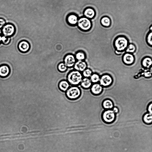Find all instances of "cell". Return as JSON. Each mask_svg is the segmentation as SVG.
Segmentation results:
<instances>
[{"mask_svg":"<svg viewBox=\"0 0 152 152\" xmlns=\"http://www.w3.org/2000/svg\"><path fill=\"white\" fill-rule=\"evenodd\" d=\"M145 40L148 45L151 47L152 45V32L151 31H149L147 33Z\"/></svg>","mask_w":152,"mask_h":152,"instance_id":"cell-25","label":"cell"},{"mask_svg":"<svg viewBox=\"0 0 152 152\" xmlns=\"http://www.w3.org/2000/svg\"><path fill=\"white\" fill-rule=\"evenodd\" d=\"M96 13L95 10L92 7H87L83 11L84 17L89 19L94 18L96 16Z\"/></svg>","mask_w":152,"mask_h":152,"instance_id":"cell-13","label":"cell"},{"mask_svg":"<svg viewBox=\"0 0 152 152\" xmlns=\"http://www.w3.org/2000/svg\"><path fill=\"white\" fill-rule=\"evenodd\" d=\"M152 103L151 102L149 103L147 107V110L148 113L152 114Z\"/></svg>","mask_w":152,"mask_h":152,"instance_id":"cell-31","label":"cell"},{"mask_svg":"<svg viewBox=\"0 0 152 152\" xmlns=\"http://www.w3.org/2000/svg\"><path fill=\"white\" fill-rule=\"evenodd\" d=\"M18 48L20 52L25 53L29 50L30 45L28 41L25 40H22L18 44Z\"/></svg>","mask_w":152,"mask_h":152,"instance_id":"cell-12","label":"cell"},{"mask_svg":"<svg viewBox=\"0 0 152 152\" xmlns=\"http://www.w3.org/2000/svg\"><path fill=\"white\" fill-rule=\"evenodd\" d=\"M115 114L112 109L106 110L102 113V119L103 121L106 123H111L115 120Z\"/></svg>","mask_w":152,"mask_h":152,"instance_id":"cell-6","label":"cell"},{"mask_svg":"<svg viewBox=\"0 0 152 152\" xmlns=\"http://www.w3.org/2000/svg\"><path fill=\"white\" fill-rule=\"evenodd\" d=\"M103 87L99 83H93L90 88L91 92L94 95H99L103 91Z\"/></svg>","mask_w":152,"mask_h":152,"instance_id":"cell-10","label":"cell"},{"mask_svg":"<svg viewBox=\"0 0 152 152\" xmlns=\"http://www.w3.org/2000/svg\"><path fill=\"white\" fill-rule=\"evenodd\" d=\"M102 106L106 110H111L114 107V104L113 102L111 99H107L103 101Z\"/></svg>","mask_w":152,"mask_h":152,"instance_id":"cell-18","label":"cell"},{"mask_svg":"<svg viewBox=\"0 0 152 152\" xmlns=\"http://www.w3.org/2000/svg\"><path fill=\"white\" fill-rule=\"evenodd\" d=\"M87 64L84 61H77L76 62L74 67L75 70L82 72L87 68Z\"/></svg>","mask_w":152,"mask_h":152,"instance_id":"cell-14","label":"cell"},{"mask_svg":"<svg viewBox=\"0 0 152 152\" xmlns=\"http://www.w3.org/2000/svg\"><path fill=\"white\" fill-rule=\"evenodd\" d=\"M113 81V77L110 74L105 73L100 76L99 83L103 88H107L112 85Z\"/></svg>","mask_w":152,"mask_h":152,"instance_id":"cell-5","label":"cell"},{"mask_svg":"<svg viewBox=\"0 0 152 152\" xmlns=\"http://www.w3.org/2000/svg\"><path fill=\"white\" fill-rule=\"evenodd\" d=\"M1 37L2 36L0 35V44L1 42Z\"/></svg>","mask_w":152,"mask_h":152,"instance_id":"cell-33","label":"cell"},{"mask_svg":"<svg viewBox=\"0 0 152 152\" xmlns=\"http://www.w3.org/2000/svg\"><path fill=\"white\" fill-rule=\"evenodd\" d=\"M100 75L97 73L92 74L89 77L91 82L93 83H99V81Z\"/></svg>","mask_w":152,"mask_h":152,"instance_id":"cell-22","label":"cell"},{"mask_svg":"<svg viewBox=\"0 0 152 152\" xmlns=\"http://www.w3.org/2000/svg\"><path fill=\"white\" fill-rule=\"evenodd\" d=\"M58 86L61 91H66L69 87L70 84L67 80H63L60 82Z\"/></svg>","mask_w":152,"mask_h":152,"instance_id":"cell-20","label":"cell"},{"mask_svg":"<svg viewBox=\"0 0 152 152\" xmlns=\"http://www.w3.org/2000/svg\"><path fill=\"white\" fill-rule=\"evenodd\" d=\"M129 43V39L126 36L119 35L115 38L113 45L115 51L122 53L125 51Z\"/></svg>","mask_w":152,"mask_h":152,"instance_id":"cell-1","label":"cell"},{"mask_svg":"<svg viewBox=\"0 0 152 152\" xmlns=\"http://www.w3.org/2000/svg\"><path fill=\"white\" fill-rule=\"evenodd\" d=\"M143 121L146 124H151L152 122V115L148 113H145L142 118Z\"/></svg>","mask_w":152,"mask_h":152,"instance_id":"cell-21","label":"cell"},{"mask_svg":"<svg viewBox=\"0 0 152 152\" xmlns=\"http://www.w3.org/2000/svg\"><path fill=\"white\" fill-rule=\"evenodd\" d=\"M77 24L79 28L84 31H88L92 28V23L90 20L83 17L78 18Z\"/></svg>","mask_w":152,"mask_h":152,"instance_id":"cell-3","label":"cell"},{"mask_svg":"<svg viewBox=\"0 0 152 152\" xmlns=\"http://www.w3.org/2000/svg\"><path fill=\"white\" fill-rule=\"evenodd\" d=\"M76 60L74 55L68 54L64 57V63L67 67H72L74 66L76 62Z\"/></svg>","mask_w":152,"mask_h":152,"instance_id":"cell-9","label":"cell"},{"mask_svg":"<svg viewBox=\"0 0 152 152\" xmlns=\"http://www.w3.org/2000/svg\"><path fill=\"white\" fill-rule=\"evenodd\" d=\"M144 76L146 78H149L151 77L152 72L150 70H148L145 72Z\"/></svg>","mask_w":152,"mask_h":152,"instance_id":"cell-29","label":"cell"},{"mask_svg":"<svg viewBox=\"0 0 152 152\" xmlns=\"http://www.w3.org/2000/svg\"><path fill=\"white\" fill-rule=\"evenodd\" d=\"M152 64V58L149 56L144 57L141 61V65L142 67L146 69H149L151 68Z\"/></svg>","mask_w":152,"mask_h":152,"instance_id":"cell-11","label":"cell"},{"mask_svg":"<svg viewBox=\"0 0 152 152\" xmlns=\"http://www.w3.org/2000/svg\"><path fill=\"white\" fill-rule=\"evenodd\" d=\"M83 76L81 72L73 70L69 72L67 77V81L70 85L77 86L80 84Z\"/></svg>","mask_w":152,"mask_h":152,"instance_id":"cell-2","label":"cell"},{"mask_svg":"<svg viewBox=\"0 0 152 152\" xmlns=\"http://www.w3.org/2000/svg\"><path fill=\"white\" fill-rule=\"evenodd\" d=\"M80 84L83 88L87 89L90 88L92 83L89 78L84 77L83 78Z\"/></svg>","mask_w":152,"mask_h":152,"instance_id":"cell-19","label":"cell"},{"mask_svg":"<svg viewBox=\"0 0 152 152\" xmlns=\"http://www.w3.org/2000/svg\"><path fill=\"white\" fill-rule=\"evenodd\" d=\"M10 72L9 66L7 64H2L0 66V77H5L8 76Z\"/></svg>","mask_w":152,"mask_h":152,"instance_id":"cell-16","label":"cell"},{"mask_svg":"<svg viewBox=\"0 0 152 152\" xmlns=\"http://www.w3.org/2000/svg\"><path fill=\"white\" fill-rule=\"evenodd\" d=\"M1 29L3 36L6 37H10L13 36L15 31V26L11 23L6 24Z\"/></svg>","mask_w":152,"mask_h":152,"instance_id":"cell-7","label":"cell"},{"mask_svg":"<svg viewBox=\"0 0 152 152\" xmlns=\"http://www.w3.org/2000/svg\"><path fill=\"white\" fill-rule=\"evenodd\" d=\"M57 68L58 70L61 72H65L67 68L64 62L60 63L58 64Z\"/></svg>","mask_w":152,"mask_h":152,"instance_id":"cell-27","label":"cell"},{"mask_svg":"<svg viewBox=\"0 0 152 152\" xmlns=\"http://www.w3.org/2000/svg\"><path fill=\"white\" fill-rule=\"evenodd\" d=\"M112 110L115 114L118 113L119 112V109L117 107H113Z\"/></svg>","mask_w":152,"mask_h":152,"instance_id":"cell-32","label":"cell"},{"mask_svg":"<svg viewBox=\"0 0 152 152\" xmlns=\"http://www.w3.org/2000/svg\"><path fill=\"white\" fill-rule=\"evenodd\" d=\"M11 41V38L10 37H6L4 36L1 37V42L4 45L9 44Z\"/></svg>","mask_w":152,"mask_h":152,"instance_id":"cell-28","label":"cell"},{"mask_svg":"<svg viewBox=\"0 0 152 152\" xmlns=\"http://www.w3.org/2000/svg\"><path fill=\"white\" fill-rule=\"evenodd\" d=\"M100 23L103 27L108 28L111 26V20L110 18L108 16H104L101 18Z\"/></svg>","mask_w":152,"mask_h":152,"instance_id":"cell-17","label":"cell"},{"mask_svg":"<svg viewBox=\"0 0 152 152\" xmlns=\"http://www.w3.org/2000/svg\"><path fill=\"white\" fill-rule=\"evenodd\" d=\"M136 45L133 43H129L126 50L125 52L133 54L136 50Z\"/></svg>","mask_w":152,"mask_h":152,"instance_id":"cell-24","label":"cell"},{"mask_svg":"<svg viewBox=\"0 0 152 152\" xmlns=\"http://www.w3.org/2000/svg\"><path fill=\"white\" fill-rule=\"evenodd\" d=\"M75 56L76 60L78 61H84L86 58L85 53L82 51L76 53Z\"/></svg>","mask_w":152,"mask_h":152,"instance_id":"cell-23","label":"cell"},{"mask_svg":"<svg viewBox=\"0 0 152 152\" xmlns=\"http://www.w3.org/2000/svg\"><path fill=\"white\" fill-rule=\"evenodd\" d=\"M122 60L124 64L130 66L134 63L135 58L133 54L125 52L122 56Z\"/></svg>","mask_w":152,"mask_h":152,"instance_id":"cell-8","label":"cell"},{"mask_svg":"<svg viewBox=\"0 0 152 152\" xmlns=\"http://www.w3.org/2000/svg\"><path fill=\"white\" fill-rule=\"evenodd\" d=\"M6 24V21L4 19L0 18V29H1Z\"/></svg>","mask_w":152,"mask_h":152,"instance_id":"cell-30","label":"cell"},{"mask_svg":"<svg viewBox=\"0 0 152 152\" xmlns=\"http://www.w3.org/2000/svg\"><path fill=\"white\" fill-rule=\"evenodd\" d=\"M78 18L77 15L74 13H71L68 15L66 18L67 23L72 26L77 25Z\"/></svg>","mask_w":152,"mask_h":152,"instance_id":"cell-15","label":"cell"},{"mask_svg":"<svg viewBox=\"0 0 152 152\" xmlns=\"http://www.w3.org/2000/svg\"><path fill=\"white\" fill-rule=\"evenodd\" d=\"M66 91L67 97L71 99H75L78 98L81 94L80 88L77 86H72L69 87Z\"/></svg>","mask_w":152,"mask_h":152,"instance_id":"cell-4","label":"cell"},{"mask_svg":"<svg viewBox=\"0 0 152 152\" xmlns=\"http://www.w3.org/2000/svg\"><path fill=\"white\" fill-rule=\"evenodd\" d=\"M93 73V72L91 69L86 68L82 72V75L84 77L89 78Z\"/></svg>","mask_w":152,"mask_h":152,"instance_id":"cell-26","label":"cell"}]
</instances>
